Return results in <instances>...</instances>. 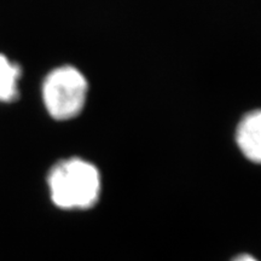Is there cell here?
I'll use <instances>...</instances> for the list:
<instances>
[{
	"label": "cell",
	"mask_w": 261,
	"mask_h": 261,
	"mask_svg": "<svg viewBox=\"0 0 261 261\" xmlns=\"http://www.w3.org/2000/svg\"><path fill=\"white\" fill-rule=\"evenodd\" d=\"M51 200L65 211L89 210L97 203L102 180L96 166L83 159L62 160L47 177Z\"/></svg>",
	"instance_id": "6da1fadb"
},
{
	"label": "cell",
	"mask_w": 261,
	"mask_h": 261,
	"mask_svg": "<svg viewBox=\"0 0 261 261\" xmlns=\"http://www.w3.org/2000/svg\"><path fill=\"white\" fill-rule=\"evenodd\" d=\"M89 84L75 67L63 65L51 70L42 84V102L54 119L64 121L77 116L87 99Z\"/></svg>",
	"instance_id": "7a4b0ae2"
},
{
	"label": "cell",
	"mask_w": 261,
	"mask_h": 261,
	"mask_svg": "<svg viewBox=\"0 0 261 261\" xmlns=\"http://www.w3.org/2000/svg\"><path fill=\"white\" fill-rule=\"evenodd\" d=\"M238 148L248 160L261 163V110L247 114L236 130Z\"/></svg>",
	"instance_id": "3957f363"
},
{
	"label": "cell",
	"mask_w": 261,
	"mask_h": 261,
	"mask_svg": "<svg viewBox=\"0 0 261 261\" xmlns=\"http://www.w3.org/2000/svg\"><path fill=\"white\" fill-rule=\"evenodd\" d=\"M21 79V67L8 56L0 54V103L17 99Z\"/></svg>",
	"instance_id": "277c9868"
},
{
	"label": "cell",
	"mask_w": 261,
	"mask_h": 261,
	"mask_svg": "<svg viewBox=\"0 0 261 261\" xmlns=\"http://www.w3.org/2000/svg\"><path fill=\"white\" fill-rule=\"evenodd\" d=\"M232 261H257V260L254 256L249 255V254H241V255L234 257Z\"/></svg>",
	"instance_id": "5b68a950"
}]
</instances>
